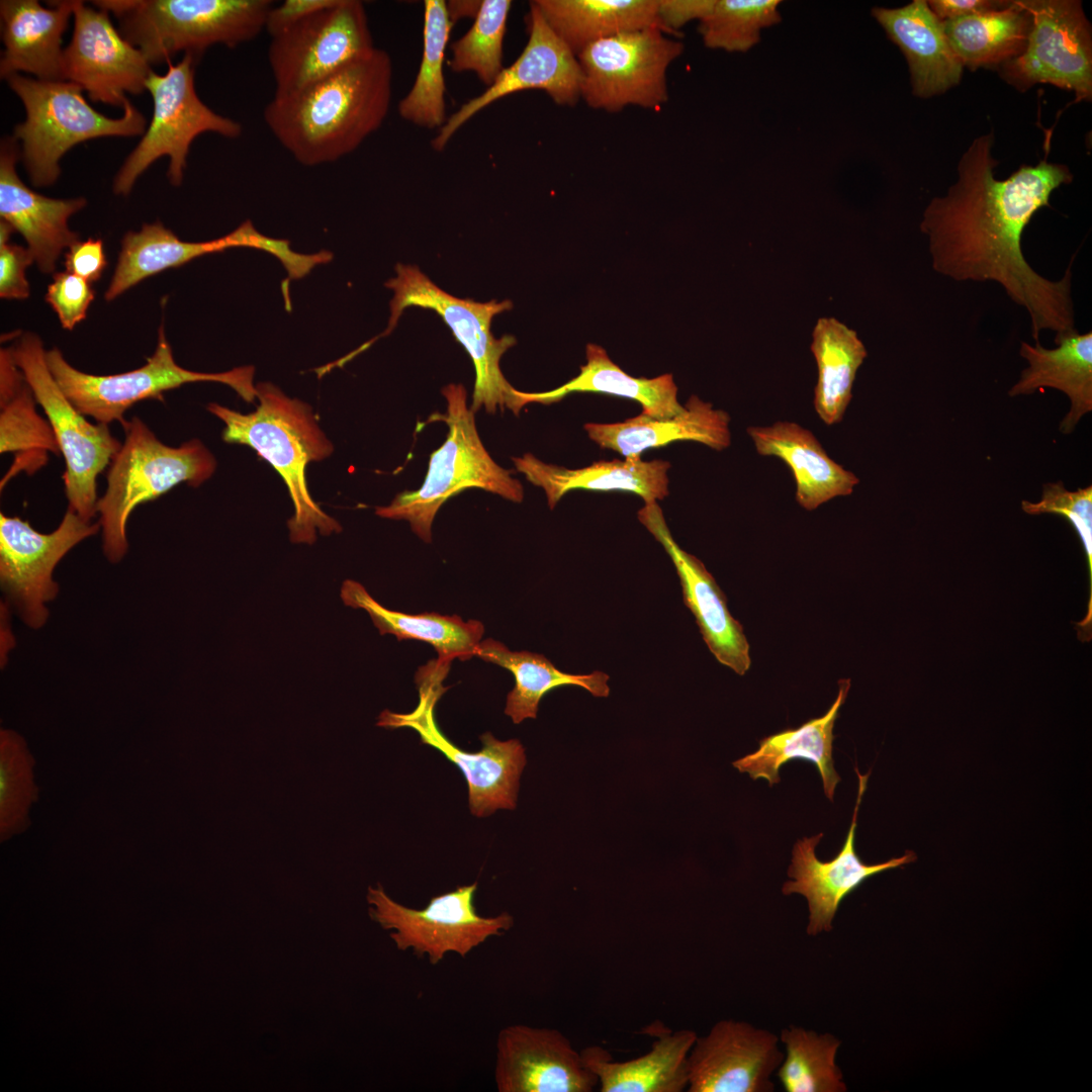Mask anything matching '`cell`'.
I'll use <instances>...</instances> for the list:
<instances>
[{
  "label": "cell",
  "mask_w": 1092,
  "mask_h": 1092,
  "mask_svg": "<svg viewBox=\"0 0 1092 1092\" xmlns=\"http://www.w3.org/2000/svg\"><path fill=\"white\" fill-rule=\"evenodd\" d=\"M872 15L904 54L915 95L926 98L943 93L961 81L964 65L927 1L914 0L899 8L874 7Z\"/></svg>",
  "instance_id": "4316f807"
},
{
  "label": "cell",
  "mask_w": 1092,
  "mask_h": 1092,
  "mask_svg": "<svg viewBox=\"0 0 1092 1092\" xmlns=\"http://www.w3.org/2000/svg\"><path fill=\"white\" fill-rule=\"evenodd\" d=\"M34 262L27 248L0 243V296L6 299H24L29 296L26 268Z\"/></svg>",
  "instance_id": "c3c4849f"
},
{
  "label": "cell",
  "mask_w": 1092,
  "mask_h": 1092,
  "mask_svg": "<svg viewBox=\"0 0 1092 1092\" xmlns=\"http://www.w3.org/2000/svg\"><path fill=\"white\" fill-rule=\"evenodd\" d=\"M811 351L818 370L814 407L822 422L831 426L843 419L868 352L856 332L833 317L817 321Z\"/></svg>",
  "instance_id": "f35d334b"
},
{
  "label": "cell",
  "mask_w": 1092,
  "mask_h": 1092,
  "mask_svg": "<svg viewBox=\"0 0 1092 1092\" xmlns=\"http://www.w3.org/2000/svg\"><path fill=\"white\" fill-rule=\"evenodd\" d=\"M36 399L16 365L10 348L0 354V452L14 455V462L1 480L7 482L23 471L32 475L60 449L48 420L36 412Z\"/></svg>",
  "instance_id": "836d02e7"
},
{
  "label": "cell",
  "mask_w": 1092,
  "mask_h": 1092,
  "mask_svg": "<svg viewBox=\"0 0 1092 1092\" xmlns=\"http://www.w3.org/2000/svg\"><path fill=\"white\" fill-rule=\"evenodd\" d=\"M714 0H658L657 19L659 27L668 35L679 34V29L692 20L699 21L707 15Z\"/></svg>",
  "instance_id": "f907efd6"
},
{
  "label": "cell",
  "mask_w": 1092,
  "mask_h": 1092,
  "mask_svg": "<svg viewBox=\"0 0 1092 1092\" xmlns=\"http://www.w3.org/2000/svg\"><path fill=\"white\" fill-rule=\"evenodd\" d=\"M639 522L662 545L674 564L682 600L696 618L711 653L723 665L744 675L751 664L749 643L739 621L727 607V599L705 564L674 541L657 502L645 504Z\"/></svg>",
  "instance_id": "603a6c76"
},
{
  "label": "cell",
  "mask_w": 1092,
  "mask_h": 1092,
  "mask_svg": "<svg viewBox=\"0 0 1092 1092\" xmlns=\"http://www.w3.org/2000/svg\"><path fill=\"white\" fill-rule=\"evenodd\" d=\"M46 362L56 382L77 410L106 425L118 422L123 426L126 422L124 413L134 403L150 398L162 400L165 391L186 383L219 382L232 387L248 402L257 398L253 366L218 373L185 369L176 363L163 325L154 354L144 366L130 371L111 375L85 373L73 367L57 348L46 351Z\"/></svg>",
  "instance_id": "30bf717a"
},
{
  "label": "cell",
  "mask_w": 1092,
  "mask_h": 1092,
  "mask_svg": "<svg viewBox=\"0 0 1092 1092\" xmlns=\"http://www.w3.org/2000/svg\"><path fill=\"white\" fill-rule=\"evenodd\" d=\"M511 7V0H482L469 30L451 46V71L472 72L486 88L494 83L505 69L503 49Z\"/></svg>",
  "instance_id": "ee69618b"
},
{
  "label": "cell",
  "mask_w": 1092,
  "mask_h": 1092,
  "mask_svg": "<svg viewBox=\"0 0 1092 1092\" xmlns=\"http://www.w3.org/2000/svg\"><path fill=\"white\" fill-rule=\"evenodd\" d=\"M31 761L22 739L1 732L0 802L3 833L19 829L34 797Z\"/></svg>",
  "instance_id": "bcb514c9"
},
{
  "label": "cell",
  "mask_w": 1092,
  "mask_h": 1092,
  "mask_svg": "<svg viewBox=\"0 0 1092 1092\" xmlns=\"http://www.w3.org/2000/svg\"><path fill=\"white\" fill-rule=\"evenodd\" d=\"M450 665L435 659L422 666L416 675L419 703L415 710L405 714L384 710L377 725L387 729L411 728L420 735L423 744L439 750L456 764L467 782L468 804L473 815L484 817L497 809L513 810L517 804L520 776L526 765L521 742L518 739L502 741L486 732L480 736V751L469 752L451 742L437 725L435 708L447 690L442 682Z\"/></svg>",
  "instance_id": "9c48e42d"
},
{
  "label": "cell",
  "mask_w": 1092,
  "mask_h": 1092,
  "mask_svg": "<svg viewBox=\"0 0 1092 1092\" xmlns=\"http://www.w3.org/2000/svg\"><path fill=\"white\" fill-rule=\"evenodd\" d=\"M335 0H285L270 9L265 30L270 37L277 35L299 20L332 5Z\"/></svg>",
  "instance_id": "816d5d0a"
},
{
  "label": "cell",
  "mask_w": 1092,
  "mask_h": 1092,
  "mask_svg": "<svg viewBox=\"0 0 1092 1092\" xmlns=\"http://www.w3.org/2000/svg\"><path fill=\"white\" fill-rule=\"evenodd\" d=\"M112 13L121 35L150 65L170 63L178 54L197 60L211 46L235 48L265 29L270 0H99Z\"/></svg>",
  "instance_id": "277c9868"
},
{
  "label": "cell",
  "mask_w": 1092,
  "mask_h": 1092,
  "mask_svg": "<svg viewBox=\"0 0 1092 1092\" xmlns=\"http://www.w3.org/2000/svg\"><path fill=\"white\" fill-rule=\"evenodd\" d=\"M442 393L447 413L432 418L446 423L448 434L445 442L430 455L422 486L396 494L388 506L375 511L381 518L407 521L413 532L427 543L432 540V524L440 508L466 488H481L514 503L524 498L520 480L512 476L511 470L499 466L483 446L474 413L467 406L465 387L449 384Z\"/></svg>",
  "instance_id": "8992f818"
},
{
  "label": "cell",
  "mask_w": 1092,
  "mask_h": 1092,
  "mask_svg": "<svg viewBox=\"0 0 1092 1092\" xmlns=\"http://www.w3.org/2000/svg\"><path fill=\"white\" fill-rule=\"evenodd\" d=\"M374 49L363 3L335 0L271 37L268 63L274 95L303 88Z\"/></svg>",
  "instance_id": "5bb4252c"
},
{
  "label": "cell",
  "mask_w": 1092,
  "mask_h": 1092,
  "mask_svg": "<svg viewBox=\"0 0 1092 1092\" xmlns=\"http://www.w3.org/2000/svg\"><path fill=\"white\" fill-rule=\"evenodd\" d=\"M99 530V523L69 509L58 528L48 534L35 531L19 517L0 514L1 588L27 626L38 629L46 624V605L59 592L53 578L56 566L73 547Z\"/></svg>",
  "instance_id": "e0dca14e"
},
{
  "label": "cell",
  "mask_w": 1092,
  "mask_h": 1092,
  "mask_svg": "<svg viewBox=\"0 0 1092 1092\" xmlns=\"http://www.w3.org/2000/svg\"><path fill=\"white\" fill-rule=\"evenodd\" d=\"M1029 14L1026 43L1003 65L1004 77L1021 89L1050 83L1075 92L1077 100L1092 95L1090 25L1080 2L1021 1Z\"/></svg>",
  "instance_id": "2e32d148"
},
{
  "label": "cell",
  "mask_w": 1092,
  "mask_h": 1092,
  "mask_svg": "<svg viewBox=\"0 0 1092 1092\" xmlns=\"http://www.w3.org/2000/svg\"><path fill=\"white\" fill-rule=\"evenodd\" d=\"M993 134L977 138L958 164V179L946 194L934 197L920 223L928 238L932 268L954 281H993L1028 313L1031 336H1056L1075 329L1072 262L1060 280H1050L1026 261L1023 232L1034 213L1050 206L1054 190L1069 184L1067 166L1045 159L1022 165L1008 178L996 179Z\"/></svg>",
  "instance_id": "6da1fadb"
},
{
  "label": "cell",
  "mask_w": 1092,
  "mask_h": 1092,
  "mask_svg": "<svg viewBox=\"0 0 1092 1092\" xmlns=\"http://www.w3.org/2000/svg\"><path fill=\"white\" fill-rule=\"evenodd\" d=\"M855 772L858 778L857 798L845 842L838 854L827 861L816 856L815 847L823 833L799 839L794 844L787 871L790 880L782 887L784 895L800 894L806 898L809 909L806 932L810 936L832 930L840 903L867 879L916 860L913 851H906L902 856L885 862L867 864L856 854V818L871 772L860 775L856 766Z\"/></svg>",
  "instance_id": "44dd1931"
},
{
  "label": "cell",
  "mask_w": 1092,
  "mask_h": 1092,
  "mask_svg": "<svg viewBox=\"0 0 1092 1092\" xmlns=\"http://www.w3.org/2000/svg\"><path fill=\"white\" fill-rule=\"evenodd\" d=\"M17 141L6 136L0 147V215L26 241L42 273H52L62 251L80 240L70 230L69 218L85 207L83 197L59 199L38 194L18 177L20 156Z\"/></svg>",
  "instance_id": "cb8c5ba5"
},
{
  "label": "cell",
  "mask_w": 1092,
  "mask_h": 1092,
  "mask_svg": "<svg viewBox=\"0 0 1092 1092\" xmlns=\"http://www.w3.org/2000/svg\"><path fill=\"white\" fill-rule=\"evenodd\" d=\"M1008 1L991 0H930L931 11L941 20H951L1003 7Z\"/></svg>",
  "instance_id": "f5cc1de1"
},
{
  "label": "cell",
  "mask_w": 1092,
  "mask_h": 1092,
  "mask_svg": "<svg viewBox=\"0 0 1092 1092\" xmlns=\"http://www.w3.org/2000/svg\"><path fill=\"white\" fill-rule=\"evenodd\" d=\"M499 1092H590L596 1075L559 1030L514 1024L497 1037Z\"/></svg>",
  "instance_id": "7402d4cb"
},
{
  "label": "cell",
  "mask_w": 1092,
  "mask_h": 1092,
  "mask_svg": "<svg viewBox=\"0 0 1092 1092\" xmlns=\"http://www.w3.org/2000/svg\"><path fill=\"white\" fill-rule=\"evenodd\" d=\"M527 24L529 39L519 58L503 70L491 86L448 117L431 142L435 151H443L473 115L508 95L537 89L558 105L574 106L579 101L582 76L577 57L554 33L532 1Z\"/></svg>",
  "instance_id": "d6986e66"
},
{
  "label": "cell",
  "mask_w": 1092,
  "mask_h": 1092,
  "mask_svg": "<svg viewBox=\"0 0 1092 1092\" xmlns=\"http://www.w3.org/2000/svg\"><path fill=\"white\" fill-rule=\"evenodd\" d=\"M585 355L586 363L580 366L579 374L563 385L543 392L518 390L521 410L533 402L554 403L572 392H598L633 399L641 404L642 415L654 419L672 418L684 412L671 374L633 377L614 363L603 347L595 344L586 346Z\"/></svg>",
  "instance_id": "e575fe53"
},
{
  "label": "cell",
  "mask_w": 1092,
  "mask_h": 1092,
  "mask_svg": "<svg viewBox=\"0 0 1092 1092\" xmlns=\"http://www.w3.org/2000/svg\"><path fill=\"white\" fill-rule=\"evenodd\" d=\"M513 463L529 482L544 490L550 510L573 489L625 491L640 496L645 504L662 500L669 493L667 472L671 464L662 459L646 461L635 456L570 469L525 453L513 457Z\"/></svg>",
  "instance_id": "484cf974"
},
{
  "label": "cell",
  "mask_w": 1092,
  "mask_h": 1092,
  "mask_svg": "<svg viewBox=\"0 0 1092 1092\" xmlns=\"http://www.w3.org/2000/svg\"><path fill=\"white\" fill-rule=\"evenodd\" d=\"M25 108V120L16 124L13 138L21 142L20 157L32 185L54 184L60 161L74 146L103 136L144 134L147 120L129 103L119 118L96 111L83 89L69 81H42L11 75L6 79Z\"/></svg>",
  "instance_id": "52a82bcc"
},
{
  "label": "cell",
  "mask_w": 1092,
  "mask_h": 1092,
  "mask_svg": "<svg viewBox=\"0 0 1092 1092\" xmlns=\"http://www.w3.org/2000/svg\"><path fill=\"white\" fill-rule=\"evenodd\" d=\"M256 389L259 404L249 414L216 402L207 404V411L224 424L222 440L251 447L283 478L294 507L287 522L291 542L312 544L317 533H340V523L321 509L307 488V464L334 451L311 406L270 382H260Z\"/></svg>",
  "instance_id": "3957f363"
},
{
  "label": "cell",
  "mask_w": 1092,
  "mask_h": 1092,
  "mask_svg": "<svg viewBox=\"0 0 1092 1092\" xmlns=\"http://www.w3.org/2000/svg\"><path fill=\"white\" fill-rule=\"evenodd\" d=\"M106 264L103 242L100 239L79 240L65 255L66 270L89 283L101 277Z\"/></svg>",
  "instance_id": "681fc988"
},
{
  "label": "cell",
  "mask_w": 1092,
  "mask_h": 1092,
  "mask_svg": "<svg viewBox=\"0 0 1092 1092\" xmlns=\"http://www.w3.org/2000/svg\"><path fill=\"white\" fill-rule=\"evenodd\" d=\"M682 52L681 41L655 25L600 39L577 55L580 99L608 112L657 109L668 100L667 69Z\"/></svg>",
  "instance_id": "4fadbf2b"
},
{
  "label": "cell",
  "mask_w": 1092,
  "mask_h": 1092,
  "mask_svg": "<svg viewBox=\"0 0 1092 1092\" xmlns=\"http://www.w3.org/2000/svg\"><path fill=\"white\" fill-rule=\"evenodd\" d=\"M475 656L511 671L515 687L508 694L505 714L515 724L537 717L541 699L550 691L563 686H577L594 697L607 698L610 694L609 675L603 671L587 674L566 673L542 654L529 651H511L503 643L488 638L481 640Z\"/></svg>",
  "instance_id": "74e56055"
},
{
  "label": "cell",
  "mask_w": 1092,
  "mask_h": 1092,
  "mask_svg": "<svg viewBox=\"0 0 1092 1092\" xmlns=\"http://www.w3.org/2000/svg\"><path fill=\"white\" fill-rule=\"evenodd\" d=\"M1057 345L1046 349L1021 342L1020 356L1028 367L1010 388V396L1028 395L1042 387L1064 392L1071 407L1060 430L1070 434L1081 418L1092 411V333L1080 334L1076 329L1055 337Z\"/></svg>",
  "instance_id": "4dcf8cb0"
},
{
  "label": "cell",
  "mask_w": 1092,
  "mask_h": 1092,
  "mask_svg": "<svg viewBox=\"0 0 1092 1092\" xmlns=\"http://www.w3.org/2000/svg\"><path fill=\"white\" fill-rule=\"evenodd\" d=\"M481 3L482 1L478 0L446 1L447 12L450 21L454 24L459 19L466 17H471L475 19L479 12Z\"/></svg>",
  "instance_id": "db71d44e"
},
{
  "label": "cell",
  "mask_w": 1092,
  "mask_h": 1092,
  "mask_svg": "<svg viewBox=\"0 0 1092 1092\" xmlns=\"http://www.w3.org/2000/svg\"><path fill=\"white\" fill-rule=\"evenodd\" d=\"M691 1029L662 1033L642 1056L614 1061L601 1045L580 1054L601 1092H681L688 1088V1058L697 1038Z\"/></svg>",
  "instance_id": "1f68e13d"
},
{
  "label": "cell",
  "mask_w": 1092,
  "mask_h": 1092,
  "mask_svg": "<svg viewBox=\"0 0 1092 1092\" xmlns=\"http://www.w3.org/2000/svg\"><path fill=\"white\" fill-rule=\"evenodd\" d=\"M774 1032L722 1019L697 1036L688 1058L689 1092H772L784 1052Z\"/></svg>",
  "instance_id": "ffe728a7"
},
{
  "label": "cell",
  "mask_w": 1092,
  "mask_h": 1092,
  "mask_svg": "<svg viewBox=\"0 0 1092 1092\" xmlns=\"http://www.w3.org/2000/svg\"><path fill=\"white\" fill-rule=\"evenodd\" d=\"M453 23L446 1L424 2L423 55L415 82L398 103L399 116L423 128H441L446 115L444 62Z\"/></svg>",
  "instance_id": "60d3db41"
},
{
  "label": "cell",
  "mask_w": 1092,
  "mask_h": 1092,
  "mask_svg": "<svg viewBox=\"0 0 1092 1092\" xmlns=\"http://www.w3.org/2000/svg\"><path fill=\"white\" fill-rule=\"evenodd\" d=\"M838 688L835 701L823 716L760 739L757 750L735 760L733 766L740 772H747L752 780L764 779L772 787L781 781L783 764L794 758L808 760L816 765L825 796L832 802L841 780L832 757L833 728L847 697L850 679H840Z\"/></svg>",
  "instance_id": "d6a6232c"
},
{
  "label": "cell",
  "mask_w": 1092,
  "mask_h": 1092,
  "mask_svg": "<svg viewBox=\"0 0 1092 1092\" xmlns=\"http://www.w3.org/2000/svg\"><path fill=\"white\" fill-rule=\"evenodd\" d=\"M547 24L577 57L617 34L658 26V0H534Z\"/></svg>",
  "instance_id": "8d00e7d4"
},
{
  "label": "cell",
  "mask_w": 1092,
  "mask_h": 1092,
  "mask_svg": "<svg viewBox=\"0 0 1092 1092\" xmlns=\"http://www.w3.org/2000/svg\"><path fill=\"white\" fill-rule=\"evenodd\" d=\"M259 236L249 220L224 237L208 242H185L160 221L145 223L139 232H128L123 237L105 299L112 300L152 275L206 254L237 247L255 249Z\"/></svg>",
  "instance_id": "f546056e"
},
{
  "label": "cell",
  "mask_w": 1092,
  "mask_h": 1092,
  "mask_svg": "<svg viewBox=\"0 0 1092 1092\" xmlns=\"http://www.w3.org/2000/svg\"><path fill=\"white\" fill-rule=\"evenodd\" d=\"M942 28L956 55L972 69L1007 62L1023 51L1030 18L1021 1L944 20Z\"/></svg>",
  "instance_id": "ab89813d"
},
{
  "label": "cell",
  "mask_w": 1092,
  "mask_h": 1092,
  "mask_svg": "<svg viewBox=\"0 0 1092 1092\" xmlns=\"http://www.w3.org/2000/svg\"><path fill=\"white\" fill-rule=\"evenodd\" d=\"M396 277L385 286L393 290L387 328L378 337L389 335L396 327L403 310L419 306L435 310L450 328L455 339L465 348L475 370V383L471 411L475 414L481 406L489 414L499 407L520 414L518 389L505 378L500 359L516 344L512 336L494 338L490 326L494 315L512 308L509 300L477 302L458 298L447 293L430 280L417 266L397 264Z\"/></svg>",
  "instance_id": "ba28073f"
},
{
  "label": "cell",
  "mask_w": 1092,
  "mask_h": 1092,
  "mask_svg": "<svg viewBox=\"0 0 1092 1092\" xmlns=\"http://www.w3.org/2000/svg\"><path fill=\"white\" fill-rule=\"evenodd\" d=\"M124 442L109 465L107 486L98 498L102 549L112 563L126 554V525L131 512L182 482L197 487L209 479L216 460L198 439L179 447L161 442L138 417L126 421Z\"/></svg>",
  "instance_id": "5b68a950"
},
{
  "label": "cell",
  "mask_w": 1092,
  "mask_h": 1092,
  "mask_svg": "<svg viewBox=\"0 0 1092 1092\" xmlns=\"http://www.w3.org/2000/svg\"><path fill=\"white\" fill-rule=\"evenodd\" d=\"M340 595L346 606L366 611L380 634H392L398 640L429 643L437 651V659L445 663L475 656L484 633L481 622H465L457 615H413L389 610L371 597L361 583L352 579L343 582Z\"/></svg>",
  "instance_id": "d590c367"
},
{
  "label": "cell",
  "mask_w": 1092,
  "mask_h": 1092,
  "mask_svg": "<svg viewBox=\"0 0 1092 1092\" xmlns=\"http://www.w3.org/2000/svg\"><path fill=\"white\" fill-rule=\"evenodd\" d=\"M784 1059L776 1072L787 1092H845L836 1058L841 1040L829 1032L790 1025L781 1031Z\"/></svg>",
  "instance_id": "b9f144b4"
},
{
  "label": "cell",
  "mask_w": 1092,
  "mask_h": 1092,
  "mask_svg": "<svg viewBox=\"0 0 1092 1092\" xmlns=\"http://www.w3.org/2000/svg\"><path fill=\"white\" fill-rule=\"evenodd\" d=\"M679 415L654 419L640 414L623 422L583 426L588 438L602 449L618 452L625 458L641 456L651 448L675 441H694L716 451L731 444L730 417L711 402L692 395Z\"/></svg>",
  "instance_id": "83f0119b"
},
{
  "label": "cell",
  "mask_w": 1092,
  "mask_h": 1092,
  "mask_svg": "<svg viewBox=\"0 0 1092 1092\" xmlns=\"http://www.w3.org/2000/svg\"><path fill=\"white\" fill-rule=\"evenodd\" d=\"M391 90V59L375 48L303 88L274 95L263 118L301 165L331 163L356 151L382 125Z\"/></svg>",
  "instance_id": "7a4b0ae2"
},
{
  "label": "cell",
  "mask_w": 1092,
  "mask_h": 1092,
  "mask_svg": "<svg viewBox=\"0 0 1092 1092\" xmlns=\"http://www.w3.org/2000/svg\"><path fill=\"white\" fill-rule=\"evenodd\" d=\"M746 431L759 455L778 457L790 467L796 502L807 511L851 494L859 482L853 472L828 456L811 431L797 423L779 421Z\"/></svg>",
  "instance_id": "f1b7e54d"
},
{
  "label": "cell",
  "mask_w": 1092,
  "mask_h": 1092,
  "mask_svg": "<svg viewBox=\"0 0 1092 1092\" xmlns=\"http://www.w3.org/2000/svg\"><path fill=\"white\" fill-rule=\"evenodd\" d=\"M73 17L72 38L63 53L64 80L80 86L94 102L124 109L130 103L126 93L147 90L151 65L113 26L106 10L74 0Z\"/></svg>",
  "instance_id": "ac0fdd59"
},
{
  "label": "cell",
  "mask_w": 1092,
  "mask_h": 1092,
  "mask_svg": "<svg viewBox=\"0 0 1092 1092\" xmlns=\"http://www.w3.org/2000/svg\"><path fill=\"white\" fill-rule=\"evenodd\" d=\"M197 62L193 56L184 55L179 63H168L166 74L151 72L146 88L153 97L152 120L117 172L114 193L128 194L136 179L163 156L170 158L167 176L172 185L178 186L183 181L187 156L196 136L204 132L229 139L242 134L241 123L215 113L198 97L194 86Z\"/></svg>",
  "instance_id": "8fae6325"
},
{
  "label": "cell",
  "mask_w": 1092,
  "mask_h": 1092,
  "mask_svg": "<svg viewBox=\"0 0 1092 1092\" xmlns=\"http://www.w3.org/2000/svg\"><path fill=\"white\" fill-rule=\"evenodd\" d=\"M10 350L44 412L65 459L63 480L68 509L91 521L97 514V476L110 465L121 443L108 425L90 423L68 399L50 372L46 351L36 335L24 334Z\"/></svg>",
  "instance_id": "7c38bea8"
},
{
  "label": "cell",
  "mask_w": 1092,
  "mask_h": 1092,
  "mask_svg": "<svg viewBox=\"0 0 1092 1092\" xmlns=\"http://www.w3.org/2000/svg\"><path fill=\"white\" fill-rule=\"evenodd\" d=\"M1023 512L1028 515L1055 514L1065 517L1077 531L1083 544L1089 575V602L1083 620L1075 623L1078 639L1090 642L1092 639V485L1068 490L1062 481L1045 483L1038 502H1021Z\"/></svg>",
  "instance_id": "f6af8a7d"
},
{
  "label": "cell",
  "mask_w": 1092,
  "mask_h": 1092,
  "mask_svg": "<svg viewBox=\"0 0 1092 1092\" xmlns=\"http://www.w3.org/2000/svg\"><path fill=\"white\" fill-rule=\"evenodd\" d=\"M476 890L477 883L458 887L433 897L423 909H412L390 899L378 885L368 888L367 901L370 917L383 928L394 930L390 937L398 949L412 948L436 965L451 951L464 958L487 938L513 926L514 919L506 912L495 917L478 915L473 905Z\"/></svg>",
  "instance_id": "9a60e30c"
},
{
  "label": "cell",
  "mask_w": 1092,
  "mask_h": 1092,
  "mask_svg": "<svg viewBox=\"0 0 1092 1092\" xmlns=\"http://www.w3.org/2000/svg\"><path fill=\"white\" fill-rule=\"evenodd\" d=\"M94 297L91 283L65 271L54 274L44 299L58 314L62 327L73 330L86 318L87 309Z\"/></svg>",
  "instance_id": "7dc6e473"
},
{
  "label": "cell",
  "mask_w": 1092,
  "mask_h": 1092,
  "mask_svg": "<svg viewBox=\"0 0 1092 1092\" xmlns=\"http://www.w3.org/2000/svg\"><path fill=\"white\" fill-rule=\"evenodd\" d=\"M778 0H714L700 20L705 47L729 53H745L760 40L762 29L782 20Z\"/></svg>",
  "instance_id": "7bdbcfd3"
},
{
  "label": "cell",
  "mask_w": 1092,
  "mask_h": 1092,
  "mask_svg": "<svg viewBox=\"0 0 1092 1092\" xmlns=\"http://www.w3.org/2000/svg\"><path fill=\"white\" fill-rule=\"evenodd\" d=\"M2 0L0 17L4 51L0 76L25 72L42 81H65L63 34L73 16L74 1Z\"/></svg>",
  "instance_id": "d4e9b609"
}]
</instances>
